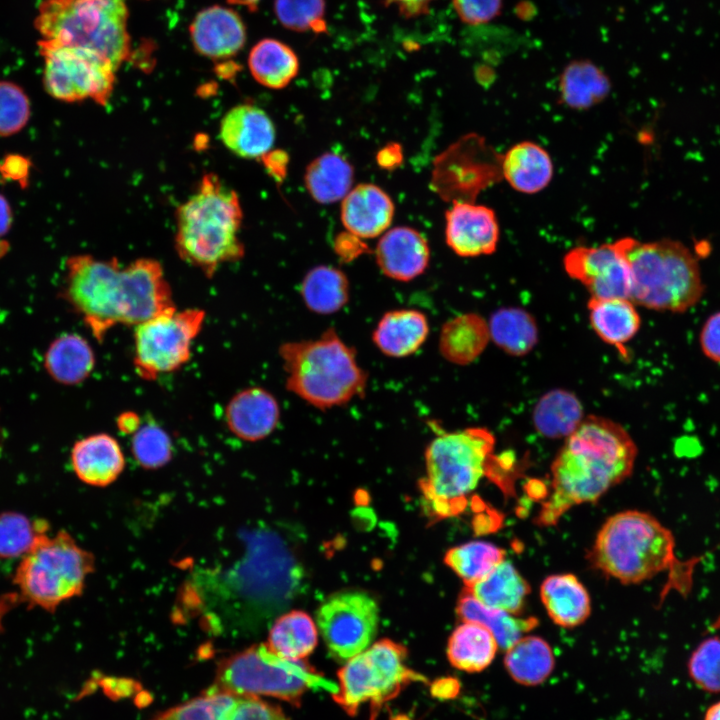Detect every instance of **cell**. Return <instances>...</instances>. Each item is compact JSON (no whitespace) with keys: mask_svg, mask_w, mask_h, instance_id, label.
<instances>
[{"mask_svg":"<svg viewBox=\"0 0 720 720\" xmlns=\"http://www.w3.org/2000/svg\"><path fill=\"white\" fill-rule=\"evenodd\" d=\"M61 297L99 342L116 325L136 326L176 308L162 265L151 258L122 266L116 258L73 255Z\"/></svg>","mask_w":720,"mask_h":720,"instance_id":"obj_1","label":"cell"},{"mask_svg":"<svg viewBox=\"0 0 720 720\" xmlns=\"http://www.w3.org/2000/svg\"><path fill=\"white\" fill-rule=\"evenodd\" d=\"M637 454L622 425L603 416H585L551 464V491L536 524L555 525L572 507L597 502L632 474Z\"/></svg>","mask_w":720,"mask_h":720,"instance_id":"obj_2","label":"cell"},{"mask_svg":"<svg viewBox=\"0 0 720 720\" xmlns=\"http://www.w3.org/2000/svg\"><path fill=\"white\" fill-rule=\"evenodd\" d=\"M243 211L237 193L213 173L176 209L175 249L187 264L211 278L225 263L244 256Z\"/></svg>","mask_w":720,"mask_h":720,"instance_id":"obj_3","label":"cell"},{"mask_svg":"<svg viewBox=\"0 0 720 720\" xmlns=\"http://www.w3.org/2000/svg\"><path fill=\"white\" fill-rule=\"evenodd\" d=\"M286 388L311 406L327 410L365 395L368 374L356 350L334 328L318 338L289 341L279 347Z\"/></svg>","mask_w":720,"mask_h":720,"instance_id":"obj_4","label":"cell"},{"mask_svg":"<svg viewBox=\"0 0 720 720\" xmlns=\"http://www.w3.org/2000/svg\"><path fill=\"white\" fill-rule=\"evenodd\" d=\"M495 437L484 427L438 433L425 450L426 475L420 481L424 502L433 516L461 513L468 497L488 474Z\"/></svg>","mask_w":720,"mask_h":720,"instance_id":"obj_5","label":"cell"},{"mask_svg":"<svg viewBox=\"0 0 720 720\" xmlns=\"http://www.w3.org/2000/svg\"><path fill=\"white\" fill-rule=\"evenodd\" d=\"M675 538L655 516L624 510L602 524L587 559L593 568L622 584H638L671 568Z\"/></svg>","mask_w":720,"mask_h":720,"instance_id":"obj_6","label":"cell"},{"mask_svg":"<svg viewBox=\"0 0 720 720\" xmlns=\"http://www.w3.org/2000/svg\"><path fill=\"white\" fill-rule=\"evenodd\" d=\"M631 274L630 300L635 305L683 313L703 296L699 264L679 241L640 242L632 237L614 241Z\"/></svg>","mask_w":720,"mask_h":720,"instance_id":"obj_7","label":"cell"},{"mask_svg":"<svg viewBox=\"0 0 720 720\" xmlns=\"http://www.w3.org/2000/svg\"><path fill=\"white\" fill-rule=\"evenodd\" d=\"M127 0H42L34 25L42 41L87 51L117 71L132 54Z\"/></svg>","mask_w":720,"mask_h":720,"instance_id":"obj_8","label":"cell"},{"mask_svg":"<svg viewBox=\"0 0 720 720\" xmlns=\"http://www.w3.org/2000/svg\"><path fill=\"white\" fill-rule=\"evenodd\" d=\"M95 569L93 554L65 530L42 534L19 562L13 582L24 602L54 612L83 592Z\"/></svg>","mask_w":720,"mask_h":720,"instance_id":"obj_9","label":"cell"},{"mask_svg":"<svg viewBox=\"0 0 720 720\" xmlns=\"http://www.w3.org/2000/svg\"><path fill=\"white\" fill-rule=\"evenodd\" d=\"M406 659V648L395 641L382 639L371 644L338 670L334 701L349 716H355L359 707L368 702L370 720H375L385 702L409 684L426 681L406 665Z\"/></svg>","mask_w":720,"mask_h":720,"instance_id":"obj_10","label":"cell"},{"mask_svg":"<svg viewBox=\"0 0 720 720\" xmlns=\"http://www.w3.org/2000/svg\"><path fill=\"white\" fill-rule=\"evenodd\" d=\"M323 682L322 675L304 660L282 658L267 644H257L218 664L214 689L270 696L298 707L302 696Z\"/></svg>","mask_w":720,"mask_h":720,"instance_id":"obj_11","label":"cell"},{"mask_svg":"<svg viewBox=\"0 0 720 720\" xmlns=\"http://www.w3.org/2000/svg\"><path fill=\"white\" fill-rule=\"evenodd\" d=\"M204 319L203 310L175 308L136 325L133 363L138 376L153 381L181 368Z\"/></svg>","mask_w":720,"mask_h":720,"instance_id":"obj_12","label":"cell"},{"mask_svg":"<svg viewBox=\"0 0 720 720\" xmlns=\"http://www.w3.org/2000/svg\"><path fill=\"white\" fill-rule=\"evenodd\" d=\"M38 48L44 60L43 86L51 97L67 103L87 99L101 106L109 103L117 73L113 66L78 48L42 40Z\"/></svg>","mask_w":720,"mask_h":720,"instance_id":"obj_13","label":"cell"},{"mask_svg":"<svg viewBox=\"0 0 720 720\" xmlns=\"http://www.w3.org/2000/svg\"><path fill=\"white\" fill-rule=\"evenodd\" d=\"M379 608L367 593L334 594L318 609L316 625L329 653L348 661L366 650L378 629Z\"/></svg>","mask_w":720,"mask_h":720,"instance_id":"obj_14","label":"cell"},{"mask_svg":"<svg viewBox=\"0 0 720 720\" xmlns=\"http://www.w3.org/2000/svg\"><path fill=\"white\" fill-rule=\"evenodd\" d=\"M567 275L580 282L595 298H628L631 274L615 242L598 246H576L563 258Z\"/></svg>","mask_w":720,"mask_h":720,"instance_id":"obj_15","label":"cell"},{"mask_svg":"<svg viewBox=\"0 0 720 720\" xmlns=\"http://www.w3.org/2000/svg\"><path fill=\"white\" fill-rule=\"evenodd\" d=\"M153 720H289L284 711L260 697L210 689L158 714Z\"/></svg>","mask_w":720,"mask_h":720,"instance_id":"obj_16","label":"cell"},{"mask_svg":"<svg viewBox=\"0 0 720 720\" xmlns=\"http://www.w3.org/2000/svg\"><path fill=\"white\" fill-rule=\"evenodd\" d=\"M445 240L461 257L490 255L497 249L500 227L495 211L472 201H455L445 214Z\"/></svg>","mask_w":720,"mask_h":720,"instance_id":"obj_17","label":"cell"},{"mask_svg":"<svg viewBox=\"0 0 720 720\" xmlns=\"http://www.w3.org/2000/svg\"><path fill=\"white\" fill-rule=\"evenodd\" d=\"M275 136L271 118L263 109L249 103L228 110L219 126L223 145L244 159L264 158L273 147Z\"/></svg>","mask_w":720,"mask_h":720,"instance_id":"obj_18","label":"cell"},{"mask_svg":"<svg viewBox=\"0 0 720 720\" xmlns=\"http://www.w3.org/2000/svg\"><path fill=\"white\" fill-rule=\"evenodd\" d=\"M189 33L195 51L212 60L235 56L246 42V27L240 15L220 5L199 11Z\"/></svg>","mask_w":720,"mask_h":720,"instance_id":"obj_19","label":"cell"},{"mask_svg":"<svg viewBox=\"0 0 720 720\" xmlns=\"http://www.w3.org/2000/svg\"><path fill=\"white\" fill-rule=\"evenodd\" d=\"M375 256L377 265L385 276L407 282L426 270L430 249L420 232L401 226L382 235L376 246Z\"/></svg>","mask_w":720,"mask_h":720,"instance_id":"obj_20","label":"cell"},{"mask_svg":"<svg viewBox=\"0 0 720 720\" xmlns=\"http://www.w3.org/2000/svg\"><path fill=\"white\" fill-rule=\"evenodd\" d=\"M279 419L277 399L261 387H250L236 393L225 408L229 430L245 441L266 438L275 430Z\"/></svg>","mask_w":720,"mask_h":720,"instance_id":"obj_21","label":"cell"},{"mask_svg":"<svg viewBox=\"0 0 720 720\" xmlns=\"http://www.w3.org/2000/svg\"><path fill=\"white\" fill-rule=\"evenodd\" d=\"M394 215L390 196L380 187L364 183L351 189L343 198L341 220L354 236L374 238L385 232Z\"/></svg>","mask_w":720,"mask_h":720,"instance_id":"obj_22","label":"cell"},{"mask_svg":"<svg viewBox=\"0 0 720 720\" xmlns=\"http://www.w3.org/2000/svg\"><path fill=\"white\" fill-rule=\"evenodd\" d=\"M71 465L82 482L104 487L119 477L125 467V459L114 437L98 433L82 438L73 445Z\"/></svg>","mask_w":720,"mask_h":720,"instance_id":"obj_23","label":"cell"},{"mask_svg":"<svg viewBox=\"0 0 720 720\" xmlns=\"http://www.w3.org/2000/svg\"><path fill=\"white\" fill-rule=\"evenodd\" d=\"M554 175L548 151L533 141H521L501 155V176L515 191L536 194L544 190Z\"/></svg>","mask_w":720,"mask_h":720,"instance_id":"obj_24","label":"cell"},{"mask_svg":"<svg viewBox=\"0 0 720 720\" xmlns=\"http://www.w3.org/2000/svg\"><path fill=\"white\" fill-rule=\"evenodd\" d=\"M428 333V319L423 312L396 309L383 314L372 333V340L384 355L402 358L417 352Z\"/></svg>","mask_w":720,"mask_h":720,"instance_id":"obj_25","label":"cell"},{"mask_svg":"<svg viewBox=\"0 0 720 720\" xmlns=\"http://www.w3.org/2000/svg\"><path fill=\"white\" fill-rule=\"evenodd\" d=\"M540 598L550 619L560 627H577L591 613L589 593L578 577L571 573L546 577L540 586Z\"/></svg>","mask_w":720,"mask_h":720,"instance_id":"obj_26","label":"cell"},{"mask_svg":"<svg viewBox=\"0 0 720 720\" xmlns=\"http://www.w3.org/2000/svg\"><path fill=\"white\" fill-rule=\"evenodd\" d=\"M587 308L594 332L626 357L625 345L637 334L641 325L635 304L628 298L590 297Z\"/></svg>","mask_w":720,"mask_h":720,"instance_id":"obj_27","label":"cell"},{"mask_svg":"<svg viewBox=\"0 0 720 720\" xmlns=\"http://www.w3.org/2000/svg\"><path fill=\"white\" fill-rule=\"evenodd\" d=\"M467 589L479 602L490 608L520 615L531 588L513 563L500 562L485 577Z\"/></svg>","mask_w":720,"mask_h":720,"instance_id":"obj_28","label":"cell"},{"mask_svg":"<svg viewBox=\"0 0 720 720\" xmlns=\"http://www.w3.org/2000/svg\"><path fill=\"white\" fill-rule=\"evenodd\" d=\"M43 365L48 375L62 385L82 383L94 369L95 355L85 338L65 333L55 338L44 354Z\"/></svg>","mask_w":720,"mask_h":720,"instance_id":"obj_29","label":"cell"},{"mask_svg":"<svg viewBox=\"0 0 720 720\" xmlns=\"http://www.w3.org/2000/svg\"><path fill=\"white\" fill-rule=\"evenodd\" d=\"M489 339L488 322L477 313H465L444 323L439 350L447 361L467 365L484 351Z\"/></svg>","mask_w":720,"mask_h":720,"instance_id":"obj_30","label":"cell"},{"mask_svg":"<svg viewBox=\"0 0 720 720\" xmlns=\"http://www.w3.org/2000/svg\"><path fill=\"white\" fill-rule=\"evenodd\" d=\"M498 649L496 638L486 627L462 622L448 639L447 658L460 671L478 673L493 662Z\"/></svg>","mask_w":720,"mask_h":720,"instance_id":"obj_31","label":"cell"},{"mask_svg":"<svg viewBox=\"0 0 720 720\" xmlns=\"http://www.w3.org/2000/svg\"><path fill=\"white\" fill-rule=\"evenodd\" d=\"M610 90L608 76L588 60L570 62L560 75V102L574 110H586L599 104Z\"/></svg>","mask_w":720,"mask_h":720,"instance_id":"obj_32","label":"cell"},{"mask_svg":"<svg viewBox=\"0 0 720 720\" xmlns=\"http://www.w3.org/2000/svg\"><path fill=\"white\" fill-rule=\"evenodd\" d=\"M456 613L462 622H475L486 627L496 638L499 647L505 650L538 624L534 617H520L485 606L467 589L458 599Z\"/></svg>","mask_w":720,"mask_h":720,"instance_id":"obj_33","label":"cell"},{"mask_svg":"<svg viewBox=\"0 0 720 720\" xmlns=\"http://www.w3.org/2000/svg\"><path fill=\"white\" fill-rule=\"evenodd\" d=\"M554 666L552 648L539 636H522L505 650L504 667L509 676L523 686L543 683Z\"/></svg>","mask_w":720,"mask_h":720,"instance_id":"obj_34","label":"cell"},{"mask_svg":"<svg viewBox=\"0 0 720 720\" xmlns=\"http://www.w3.org/2000/svg\"><path fill=\"white\" fill-rule=\"evenodd\" d=\"M584 417L578 397L561 388L546 392L536 403L532 414L536 431L549 439H566Z\"/></svg>","mask_w":720,"mask_h":720,"instance_id":"obj_35","label":"cell"},{"mask_svg":"<svg viewBox=\"0 0 720 720\" xmlns=\"http://www.w3.org/2000/svg\"><path fill=\"white\" fill-rule=\"evenodd\" d=\"M248 67L253 78L262 86L282 89L296 77L299 60L288 45L266 38L252 47L248 56Z\"/></svg>","mask_w":720,"mask_h":720,"instance_id":"obj_36","label":"cell"},{"mask_svg":"<svg viewBox=\"0 0 720 720\" xmlns=\"http://www.w3.org/2000/svg\"><path fill=\"white\" fill-rule=\"evenodd\" d=\"M300 294L310 311L321 315L333 314L348 303L349 281L342 270L329 265H318L304 276Z\"/></svg>","mask_w":720,"mask_h":720,"instance_id":"obj_37","label":"cell"},{"mask_svg":"<svg viewBox=\"0 0 720 720\" xmlns=\"http://www.w3.org/2000/svg\"><path fill=\"white\" fill-rule=\"evenodd\" d=\"M353 167L341 155L324 153L306 168L304 182L311 197L322 204L343 199L351 190Z\"/></svg>","mask_w":720,"mask_h":720,"instance_id":"obj_38","label":"cell"},{"mask_svg":"<svg viewBox=\"0 0 720 720\" xmlns=\"http://www.w3.org/2000/svg\"><path fill=\"white\" fill-rule=\"evenodd\" d=\"M318 642V628L312 618L299 610L279 617L268 635L267 646L276 655L289 660H304Z\"/></svg>","mask_w":720,"mask_h":720,"instance_id":"obj_39","label":"cell"},{"mask_svg":"<svg viewBox=\"0 0 720 720\" xmlns=\"http://www.w3.org/2000/svg\"><path fill=\"white\" fill-rule=\"evenodd\" d=\"M490 339L504 352L513 356L529 353L538 342L534 317L518 307H503L492 313L488 321Z\"/></svg>","mask_w":720,"mask_h":720,"instance_id":"obj_40","label":"cell"},{"mask_svg":"<svg viewBox=\"0 0 720 720\" xmlns=\"http://www.w3.org/2000/svg\"><path fill=\"white\" fill-rule=\"evenodd\" d=\"M505 559V551L487 541H470L449 549L445 564L470 586L490 573Z\"/></svg>","mask_w":720,"mask_h":720,"instance_id":"obj_41","label":"cell"},{"mask_svg":"<svg viewBox=\"0 0 720 720\" xmlns=\"http://www.w3.org/2000/svg\"><path fill=\"white\" fill-rule=\"evenodd\" d=\"M46 532L45 520H32L16 511L0 513V558H22Z\"/></svg>","mask_w":720,"mask_h":720,"instance_id":"obj_42","label":"cell"},{"mask_svg":"<svg viewBox=\"0 0 720 720\" xmlns=\"http://www.w3.org/2000/svg\"><path fill=\"white\" fill-rule=\"evenodd\" d=\"M274 12L289 30L326 33L325 0H275Z\"/></svg>","mask_w":720,"mask_h":720,"instance_id":"obj_43","label":"cell"},{"mask_svg":"<svg viewBox=\"0 0 720 720\" xmlns=\"http://www.w3.org/2000/svg\"><path fill=\"white\" fill-rule=\"evenodd\" d=\"M688 675L703 691L720 692V636L701 641L692 651L688 663Z\"/></svg>","mask_w":720,"mask_h":720,"instance_id":"obj_44","label":"cell"},{"mask_svg":"<svg viewBox=\"0 0 720 720\" xmlns=\"http://www.w3.org/2000/svg\"><path fill=\"white\" fill-rule=\"evenodd\" d=\"M131 449L135 460L144 468L156 469L172 457V442L167 432L157 424L140 426L132 437Z\"/></svg>","mask_w":720,"mask_h":720,"instance_id":"obj_45","label":"cell"},{"mask_svg":"<svg viewBox=\"0 0 720 720\" xmlns=\"http://www.w3.org/2000/svg\"><path fill=\"white\" fill-rule=\"evenodd\" d=\"M31 116L28 95L18 84L0 80V137L19 133Z\"/></svg>","mask_w":720,"mask_h":720,"instance_id":"obj_46","label":"cell"},{"mask_svg":"<svg viewBox=\"0 0 720 720\" xmlns=\"http://www.w3.org/2000/svg\"><path fill=\"white\" fill-rule=\"evenodd\" d=\"M458 17L466 24H484L499 15L502 0H452Z\"/></svg>","mask_w":720,"mask_h":720,"instance_id":"obj_47","label":"cell"},{"mask_svg":"<svg viewBox=\"0 0 720 720\" xmlns=\"http://www.w3.org/2000/svg\"><path fill=\"white\" fill-rule=\"evenodd\" d=\"M699 342L703 354L720 364V311L707 318L701 329Z\"/></svg>","mask_w":720,"mask_h":720,"instance_id":"obj_48","label":"cell"},{"mask_svg":"<svg viewBox=\"0 0 720 720\" xmlns=\"http://www.w3.org/2000/svg\"><path fill=\"white\" fill-rule=\"evenodd\" d=\"M433 0H386L387 5H394L399 13L406 18H413L428 13Z\"/></svg>","mask_w":720,"mask_h":720,"instance_id":"obj_49","label":"cell"},{"mask_svg":"<svg viewBox=\"0 0 720 720\" xmlns=\"http://www.w3.org/2000/svg\"><path fill=\"white\" fill-rule=\"evenodd\" d=\"M13 213L10 203L5 196L0 194V237L4 236L11 228Z\"/></svg>","mask_w":720,"mask_h":720,"instance_id":"obj_50","label":"cell"},{"mask_svg":"<svg viewBox=\"0 0 720 720\" xmlns=\"http://www.w3.org/2000/svg\"><path fill=\"white\" fill-rule=\"evenodd\" d=\"M433 690L437 692L436 694L439 697L450 698L457 694L459 685L456 679L446 678L436 682Z\"/></svg>","mask_w":720,"mask_h":720,"instance_id":"obj_51","label":"cell"},{"mask_svg":"<svg viewBox=\"0 0 720 720\" xmlns=\"http://www.w3.org/2000/svg\"><path fill=\"white\" fill-rule=\"evenodd\" d=\"M117 425L123 433H134L141 426L139 417L130 412L120 415Z\"/></svg>","mask_w":720,"mask_h":720,"instance_id":"obj_52","label":"cell"},{"mask_svg":"<svg viewBox=\"0 0 720 720\" xmlns=\"http://www.w3.org/2000/svg\"><path fill=\"white\" fill-rule=\"evenodd\" d=\"M704 720H720V701L715 702L706 710Z\"/></svg>","mask_w":720,"mask_h":720,"instance_id":"obj_53","label":"cell"},{"mask_svg":"<svg viewBox=\"0 0 720 720\" xmlns=\"http://www.w3.org/2000/svg\"><path fill=\"white\" fill-rule=\"evenodd\" d=\"M261 0H227L228 3L233 5H240L246 7L249 11L254 12L257 10Z\"/></svg>","mask_w":720,"mask_h":720,"instance_id":"obj_54","label":"cell"}]
</instances>
